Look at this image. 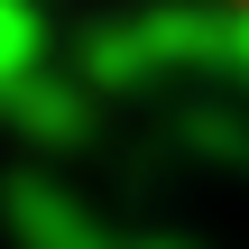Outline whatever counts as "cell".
Segmentation results:
<instances>
[{
    "instance_id": "cell-1",
    "label": "cell",
    "mask_w": 249,
    "mask_h": 249,
    "mask_svg": "<svg viewBox=\"0 0 249 249\" xmlns=\"http://www.w3.org/2000/svg\"><path fill=\"white\" fill-rule=\"evenodd\" d=\"M28 74V18H18V0H0V83H18Z\"/></svg>"
}]
</instances>
